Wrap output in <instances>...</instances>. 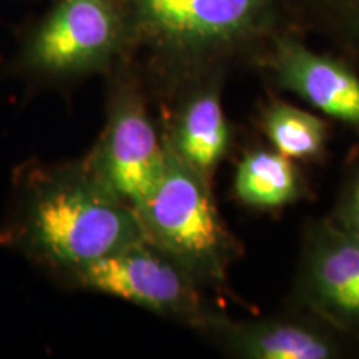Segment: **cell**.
<instances>
[{
    "mask_svg": "<svg viewBox=\"0 0 359 359\" xmlns=\"http://www.w3.org/2000/svg\"><path fill=\"white\" fill-rule=\"evenodd\" d=\"M286 30L320 39L359 74V0H280Z\"/></svg>",
    "mask_w": 359,
    "mask_h": 359,
    "instance_id": "8fae6325",
    "label": "cell"
},
{
    "mask_svg": "<svg viewBox=\"0 0 359 359\" xmlns=\"http://www.w3.org/2000/svg\"><path fill=\"white\" fill-rule=\"evenodd\" d=\"M128 55L142 53L165 87L178 92L238 64H259L286 30L280 0H120Z\"/></svg>",
    "mask_w": 359,
    "mask_h": 359,
    "instance_id": "6da1fadb",
    "label": "cell"
},
{
    "mask_svg": "<svg viewBox=\"0 0 359 359\" xmlns=\"http://www.w3.org/2000/svg\"><path fill=\"white\" fill-rule=\"evenodd\" d=\"M262 125L273 148L290 160H318L325 154L326 123L306 110L273 102L264 110Z\"/></svg>",
    "mask_w": 359,
    "mask_h": 359,
    "instance_id": "4fadbf2b",
    "label": "cell"
},
{
    "mask_svg": "<svg viewBox=\"0 0 359 359\" xmlns=\"http://www.w3.org/2000/svg\"><path fill=\"white\" fill-rule=\"evenodd\" d=\"M128 55L120 0H60L27 37L20 62L47 77H75L110 69Z\"/></svg>",
    "mask_w": 359,
    "mask_h": 359,
    "instance_id": "277c9868",
    "label": "cell"
},
{
    "mask_svg": "<svg viewBox=\"0 0 359 359\" xmlns=\"http://www.w3.org/2000/svg\"><path fill=\"white\" fill-rule=\"evenodd\" d=\"M165 147L167 163L158 185L135 208L143 233L201 286L223 285L238 243L215 206L212 183Z\"/></svg>",
    "mask_w": 359,
    "mask_h": 359,
    "instance_id": "3957f363",
    "label": "cell"
},
{
    "mask_svg": "<svg viewBox=\"0 0 359 359\" xmlns=\"http://www.w3.org/2000/svg\"><path fill=\"white\" fill-rule=\"evenodd\" d=\"M88 167L114 195L137 208L158 185L167 163L135 77L116 80L103 135L87 158Z\"/></svg>",
    "mask_w": 359,
    "mask_h": 359,
    "instance_id": "8992f818",
    "label": "cell"
},
{
    "mask_svg": "<svg viewBox=\"0 0 359 359\" xmlns=\"http://www.w3.org/2000/svg\"><path fill=\"white\" fill-rule=\"evenodd\" d=\"M17 235L27 253L64 276L147 238L135 208L87 160L40 175L27 191Z\"/></svg>",
    "mask_w": 359,
    "mask_h": 359,
    "instance_id": "7a4b0ae2",
    "label": "cell"
},
{
    "mask_svg": "<svg viewBox=\"0 0 359 359\" xmlns=\"http://www.w3.org/2000/svg\"><path fill=\"white\" fill-rule=\"evenodd\" d=\"M65 278L79 288L115 296L200 330L215 314L201 298L200 283L147 238Z\"/></svg>",
    "mask_w": 359,
    "mask_h": 359,
    "instance_id": "5b68a950",
    "label": "cell"
},
{
    "mask_svg": "<svg viewBox=\"0 0 359 359\" xmlns=\"http://www.w3.org/2000/svg\"><path fill=\"white\" fill-rule=\"evenodd\" d=\"M259 67L278 88L302 97L314 109L359 127V74L333 52H316L291 30L275 35Z\"/></svg>",
    "mask_w": 359,
    "mask_h": 359,
    "instance_id": "ba28073f",
    "label": "cell"
},
{
    "mask_svg": "<svg viewBox=\"0 0 359 359\" xmlns=\"http://www.w3.org/2000/svg\"><path fill=\"white\" fill-rule=\"evenodd\" d=\"M293 302L341 336L359 339V241L331 219L304 235Z\"/></svg>",
    "mask_w": 359,
    "mask_h": 359,
    "instance_id": "52a82bcc",
    "label": "cell"
},
{
    "mask_svg": "<svg viewBox=\"0 0 359 359\" xmlns=\"http://www.w3.org/2000/svg\"><path fill=\"white\" fill-rule=\"evenodd\" d=\"M336 226L359 241V172L349 180L346 190L338 201L333 217Z\"/></svg>",
    "mask_w": 359,
    "mask_h": 359,
    "instance_id": "5bb4252c",
    "label": "cell"
},
{
    "mask_svg": "<svg viewBox=\"0 0 359 359\" xmlns=\"http://www.w3.org/2000/svg\"><path fill=\"white\" fill-rule=\"evenodd\" d=\"M224 351L246 359H334L343 338L311 314L233 321L215 313L203 326Z\"/></svg>",
    "mask_w": 359,
    "mask_h": 359,
    "instance_id": "9c48e42d",
    "label": "cell"
},
{
    "mask_svg": "<svg viewBox=\"0 0 359 359\" xmlns=\"http://www.w3.org/2000/svg\"><path fill=\"white\" fill-rule=\"evenodd\" d=\"M222 79L208 77L178 90L182 102L163 137L170 150L210 183L231 142L219 95Z\"/></svg>",
    "mask_w": 359,
    "mask_h": 359,
    "instance_id": "30bf717a",
    "label": "cell"
},
{
    "mask_svg": "<svg viewBox=\"0 0 359 359\" xmlns=\"http://www.w3.org/2000/svg\"><path fill=\"white\" fill-rule=\"evenodd\" d=\"M233 188L236 198L255 210H280L294 203L304 191L293 161L275 148L248 151L238 163Z\"/></svg>",
    "mask_w": 359,
    "mask_h": 359,
    "instance_id": "7c38bea8",
    "label": "cell"
}]
</instances>
